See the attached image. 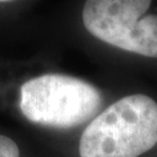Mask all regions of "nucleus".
I'll return each mask as SVG.
<instances>
[{
    "label": "nucleus",
    "instance_id": "obj_1",
    "mask_svg": "<svg viewBox=\"0 0 157 157\" xmlns=\"http://www.w3.org/2000/svg\"><path fill=\"white\" fill-rule=\"evenodd\" d=\"M157 143V102L144 94L119 99L98 114L79 141L80 157H137Z\"/></svg>",
    "mask_w": 157,
    "mask_h": 157
},
{
    "label": "nucleus",
    "instance_id": "obj_2",
    "mask_svg": "<svg viewBox=\"0 0 157 157\" xmlns=\"http://www.w3.org/2000/svg\"><path fill=\"white\" fill-rule=\"evenodd\" d=\"M101 104L95 86L67 75H42L20 89L19 106L25 118L54 128H72L93 120Z\"/></svg>",
    "mask_w": 157,
    "mask_h": 157
},
{
    "label": "nucleus",
    "instance_id": "obj_3",
    "mask_svg": "<svg viewBox=\"0 0 157 157\" xmlns=\"http://www.w3.org/2000/svg\"><path fill=\"white\" fill-rule=\"evenodd\" d=\"M151 0H86L83 22L90 34L122 50L157 58V15Z\"/></svg>",
    "mask_w": 157,
    "mask_h": 157
},
{
    "label": "nucleus",
    "instance_id": "obj_4",
    "mask_svg": "<svg viewBox=\"0 0 157 157\" xmlns=\"http://www.w3.org/2000/svg\"><path fill=\"white\" fill-rule=\"evenodd\" d=\"M0 157H20L17 143L5 135H0Z\"/></svg>",
    "mask_w": 157,
    "mask_h": 157
},
{
    "label": "nucleus",
    "instance_id": "obj_5",
    "mask_svg": "<svg viewBox=\"0 0 157 157\" xmlns=\"http://www.w3.org/2000/svg\"><path fill=\"white\" fill-rule=\"evenodd\" d=\"M7 1H13V0H0V2H7Z\"/></svg>",
    "mask_w": 157,
    "mask_h": 157
}]
</instances>
